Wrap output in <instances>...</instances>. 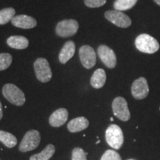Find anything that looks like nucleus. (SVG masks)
<instances>
[{
	"instance_id": "f257e3e1",
	"label": "nucleus",
	"mask_w": 160,
	"mask_h": 160,
	"mask_svg": "<svg viewBox=\"0 0 160 160\" xmlns=\"http://www.w3.org/2000/svg\"><path fill=\"white\" fill-rule=\"evenodd\" d=\"M136 48L145 53H154L159 49V44L155 38L147 33L140 34L136 38Z\"/></svg>"
},
{
	"instance_id": "6ab92c4d",
	"label": "nucleus",
	"mask_w": 160,
	"mask_h": 160,
	"mask_svg": "<svg viewBox=\"0 0 160 160\" xmlns=\"http://www.w3.org/2000/svg\"><path fill=\"white\" fill-rule=\"evenodd\" d=\"M0 142L8 148H12L17 144V139L11 133L0 131Z\"/></svg>"
},
{
	"instance_id": "f03ea898",
	"label": "nucleus",
	"mask_w": 160,
	"mask_h": 160,
	"mask_svg": "<svg viewBox=\"0 0 160 160\" xmlns=\"http://www.w3.org/2000/svg\"><path fill=\"white\" fill-rule=\"evenodd\" d=\"M2 94L8 101L14 105L22 106L25 102L23 91L13 84H6L2 88Z\"/></svg>"
},
{
	"instance_id": "39448f33",
	"label": "nucleus",
	"mask_w": 160,
	"mask_h": 160,
	"mask_svg": "<svg viewBox=\"0 0 160 160\" xmlns=\"http://www.w3.org/2000/svg\"><path fill=\"white\" fill-rule=\"evenodd\" d=\"M39 132L37 130H31L28 131L24 136L22 140L20 142L19 151L21 152H28L37 148L40 143Z\"/></svg>"
},
{
	"instance_id": "cd10ccee",
	"label": "nucleus",
	"mask_w": 160,
	"mask_h": 160,
	"mask_svg": "<svg viewBox=\"0 0 160 160\" xmlns=\"http://www.w3.org/2000/svg\"><path fill=\"white\" fill-rule=\"evenodd\" d=\"M128 160H134V159H128Z\"/></svg>"
},
{
	"instance_id": "9d476101",
	"label": "nucleus",
	"mask_w": 160,
	"mask_h": 160,
	"mask_svg": "<svg viewBox=\"0 0 160 160\" xmlns=\"http://www.w3.org/2000/svg\"><path fill=\"white\" fill-rule=\"evenodd\" d=\"M98 55L106 67L113 68L117 65V57L114 51L107 45H101L97 49Z\"/></svg>"
},
{
	"instance_id": "423d86ee",
	"label": "nucleus",
	"mask_w": 160,
	"mask_h": 160,
	"mask_svg": "<svg viewBox=\"0 0 160 160\" xmlns=\"http://www.w3.org/2000/svg\"><path fill=\"white\" fill-rule=\"evenodd\" d=\"M79 29V23L75 19H65L59 22L56 27V33L60 37H69L75 35Z\"/></svg>"
},
{
	"instance_id": "4be33fe9",
	"label": "nucleus",
	"mask_w": 160,
	"mask_h": 160,
	"mask_svg": "<svg viewBox=\"0 0 160 160\" xmlns=\"http://www.w3.org/2000/svg\"><path fill=\"white\" fill-rule=\"evenodd\" d=\"M12 56L10 53H0V71L8 68L12 63Z\"/></svg>"
},
{
	"instance_id": "dca6fc26",
	"label": "nucleus",
	"mask_w": 160,
	"mask_h": 160,
	"mask_svg": "<svg viewBox=\"0 0 160 160\" xmlns=\"http://www.w3.org/2000/svg\"><path fill=\"white\" fill-rule=\"evenodd\" d=\"M7 44L12 48L22 50L27 48L29 41L27 38L22 36H12L7 39Z\"/></svg>"
},
{
	"instance_id": "ddd939ff",
	"label": "nucleus",
	"mask_w": 160,
	"mask_h": 160,
	"mask_svg": "<svg viewBox=\"0 0 160 160\" xmlns=\"http://www.w3.org/2000/svg\"><path fill=\"white\" fill-rule=\"evenodd\" d=\"M68 118V111L65 108H59L53 112L49 118V123L52 127L58 128L63 125Z\"/></svg>"
},
{
	"instance_id": "b1692460",
	"label": "nucleus",
	"mask_w": 160,
	"mask_h": 160,
	"mask_svg": "<svg viewBox=\"0 0 160 160\" xmlns=\"http://www.w3.org/2000/svg\"><path fill=\"white\" fill-rule=\"evenodd\" d=\"M71 160H87L86 153L80 148H76L72 151Z\"/></svg>"
},
{
	"instance_id": "bb28decb",
	"label": "nucleus",
	"mask_w": 160,
	"mask_h": 160,
	"mask_svg": "<svg viewBox=\"0 0 160 160\" xmlns=\"http://www.w3.org/2000/svg\"><path fill=\"white\" fill-rule=\"evenodd\" d=\"M153 1H154L157 5H159L160 6V0H153Z\"/></svg>"
},
{
	"instance_id": "2eb2a0df",
	"label": "nucleus",
	"mask_w": 160,
	"mask_h": 160,
	"mask_svg": "<svg viewBox=\"0 0 160 160\" xmlns=\"http://www.w3.org/2000/svg\"><path fill=\"white\" fill-rule=\"evenodd\" d=\"M89 126V121L85 117H80L72 119L68 124V129L71 133H77L87 128Z\"/></svg>"
},
{
	"instance_id": "4468645a",
	"label": "nucleus",
	"mask_w": 160,
	"mask_h": 160,
	"mask_svg": "<svg viewBox=\"0 0 160 160\" xmlns=\"http://www.w3.org/2000/svg\"><path fill=\"white\" fill-rule=\"evenodd\" d=\"M75 43L73 41L67 42L63 47L59 54V60L62 64H65L73 57L75 53Z\"/></svg>"
},
{
	"instance_id": "412c9836",
	"label": "nucleus",
	"mask_w": 160,
	"mask_h": 160,
	"mask_svg": "<svg viewBox=\"0 0 160 160\" xmlns=\"http://www.w3.org/2000/svg\"><path fill=\"white\" fill-rule=\"evenodd\" d=\"M138 0H116L113 7L117 11H126L132 8L137 2Z\"/></svg>"
},
{
	"instance_id": "6e6552de",
	"label": "nucleus",
	"mask_w": 160,
	"mask_h": 160,
	"mask_svg": "<svg viewBox=\"0 0 160 160\" xmlns=\"http://www.w3.org/2000/svg\"><path fill=\"white\" fill-rule=\"evenodd\" d=\"M105 17L113 25L119 28H126L131 25V19H130V17L120 11L115 10V11H106Z\"/></svg>"
},
{
	"instance_id": "a211bd4d",
	"label": "nucleus",
	"mask_w": 160,
	"mask_h": 160,
	"mask_svg": "<svg viewBox=\"0 0 160 160\" xmlns=\"http://www.w3.org/2000/svg\"><path fill=\"white\" fill-rule=\"evenodd\" d=\"M56 148L54 145H47L42 151L40 152L39 153H37L31 156L30 157V160H49L54 154Z\"/></svg>"
},
{
	"instance_id": "7ed1b4c3",
	"label": "nucleus",
	"mask_w": 160,
	"mask_h": 160,
	"mask_svg": "<svg viewBox=\"0 0 160 160\" xmlns=\"http://www.w3.org/2000/svg\"><path fill=\"white\" fill-rule=\"evenodd\" d=\"M105 139L106 142L112 148L119 150L124 142L123 132L120 127L113 124L106 130Z\"/></svg>"
},
{
	"instance_id": "9b49d317",
	"label": "nucleus",
	"mask_w": 160,
	"mask_h": 160,
	"mask_svg": "<svg viewBox=\"0 0 160 160\" xmlns=\"http://www.w3.org/2000/svg\"><path fill=\"white\" fill-rule=\"evenodd\" d=\"M149 93V87L145 77H139L132 84L131 93L136 99H143Z\"/></svg>"
},
{
	"instance_id": "393cba45",
	"label": "nucleus",
	"mask_w": 160,
	"mask_h": 160,
	"mask_svg": "<svg viewBox=\"0 0 160 160\" xmlns=\"http://www.w3.org/2000/svg\"><path fill=\"white\" fill-rule=\"evenodd\" d=\"M107 0H85V4L87 7L95 8L102 7L105 5Z\"/></svg>"
},
{
	"instance_id": "1a4fd4ad",
	"label": "nucleus",
	"mask_w": 160,
	"mask_h": 160,
	"mask_svg": "<svg viewBox=\"0 0 160 160\" xmlns=\"http://www.w3.org/2000/svg\"><path fill=\"white\" fill-rule=\"evenodd\" d=\"M79 52L82 65L87 69L92 68L97 62V55L93 48L89 45H83L80 48Z\"/></svg>"
},
{
	"instance_id": "20e7f679",
	"label": "nucleus",
	"mask_w": 160,
	"mask_h": 160,
	"mask_svg": "<svg viewBox=\"0 0 160 160\" xmlns=\"http://www.w3.org/2000/svg\"><path fill=\"white\" fill-rule=\"evenodd\" d=\"M34 71L36 77L41 82H49L52 78V71L48 60L45 58H39L35 61Z\"/></svg>"
},
{
	"instance_id": "5701e85b",
	"label": "nucleus",
	"mask_w": 160,
	"mask_h": 160,
	"mask_svg": "<svg viewBox=\"0 0 160 160\" xmlns=\"http://www.w3.org/2000/svg\"><path fill=\"white\" fill-rule=\"evenodd\" d=\"M100 160H122V159L117 151L113 150H108L104 153Z\"/></svg>"
},
{
	"instance_id": "aec40b11",
	"label": "nucleus",
	"mask_w": 160,
	"mask_h": 160,
	"mask_svg": "<svg viewBox=\"0 0 160 160\" xmlns=\"http://www.w3.org/2000/svg\"><path fill=\"white\" fill-rule=\"evenodd\" d=\"M16 11L13 8H7L0 11V25H5L15 17Z\"/></svg>"
},
{
	"instance_id": "0eeeda50",
	"label": "nucleus",
	"mask_w": 160,
	"mask_h": 160,
	"mask_svg": "<svg viewBox=\"0 0 160 160\" xmlns=\"http://www.w3.org/2000/svg\"><path fill=\"white\" fill-rule=\"evenodd\" d=\"M112 109L113 114L122 121H128L131 118L127 101L123 97H118L115 98L112 103Z\"/></svg>"
},
{
	"instance_id": "f3484780",
	"label": "nucleus",
	"mask_w": 160,
	"mask_h": 160,
	"mask_svg": "<svg viewBox=\"0 0 160 160\" xmlns=\"http://www.w3.org/2000/svg\"><path fill=\"white\" fill-rule=\"evenodd\" d=\"M106 79V73L103 69L99 68L96 70L91 78V85L93 88L99 89L105 85Z\"/></svg>"
},
{
	"instance_id": "a878e982",
	"label": "nucleus",
	"mask_w": 160,
	"mask_h": 160,
	"mask_svg": "<svg viewBox=\"0 0 160 160\" xmlns=\"http://www.w3.org/2000/svg\"><path fill=\"white\" fill-rule=\"evenodd\" d=\"M3 116V112H2V105L1 102H0V120L2 118Z\"/></svg>"
},
{
	"instance_id": "f8f14e48",
	"label": "nucleus",
	"mask_w": 160,
	"mask_h": 160,
	"mask_svg": "<svg viewBox=\"0 0 160 160\" xmlns=\"http://www.w3.org/2000/svg\"><path fill=\"white\" fill-rule=\"evenodd\" d=\"M12 25L22 29H31L37 26V22L34 18L27 15L16 16L11 20Z\"/></svg>"
}]
</instances>
